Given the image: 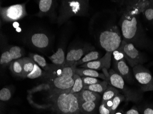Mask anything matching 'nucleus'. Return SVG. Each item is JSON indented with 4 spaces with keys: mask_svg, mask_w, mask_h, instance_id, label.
<instances>
[{
    "mask_svg": "<svg viewBox=\"0 0 153 114\" xmlns=\"http://www.w3.org/2000/svg\"><path fill=\"white\" fill-rule=\"evenodd\" d=\"M136 9L126 7L119 22L123 40L140 49L153 51V41L148 37Z\"/></svg>",
    "mask_w": 153,
    "mask_h": 114,
    "instance_id": "nucleus-1",
    "label": "nucleus"
},
{
    "mask_svg": "<svg viewBox=\"0 0 153 114\" xmlns=\"http://www.w3.org/2000/svg\"><path fill=\"white\" fill-rule=\"evenodd\" d=\"M49 98L54 110L58 114L80 113L78 94H72L70 91L50 90Z\"/></svg>",
    "mask_w": 153,
    "mask_h": 114,
    "instance_id": "nucleus-2",
    "label": "nucleus"
},
{
    "mask_svg": "<svg viewBox=\"0 0 153 114\" xmlns=\"http://www.w3.org/2000/svg\"><path fill=\"white\" fill-rule=\"evenodd\" d=\"M58 23L62 24L74 16H85L87 15L89 1L85 0L62 1Z\"/></svg>",
    "mask_w": 153,
    "mask_h": 114,
    "instance_id": "nucleus-3",
    "label": "nucleus"
},
{
    "mask_svg": "<svg viewBox=\"0 0 153 114\" xmlns=\"http://www.w3.org/2000/svg\"><path fill=\"white\" fill-rule=\"evenodd\" d=\"M109 76L107 79L109 85L119 90L123 93L128 101L137 103L140 101L143 97L142 90L133 89L126 85L122 76L115 72L113 69L109 71Z\"/></svg>",
    "mask_w": 153,
    "mask_h": 114,
    "instance_id": "nucleus-4",
    "label": "nucleus"
},
{
    "mask_svg": "<svg viewBox=\"0 0 153 114\" xmlns=\"http://www.w3.org/2000/svg\"><path fill=\"white\" fill-rule=\"evenodd\" d=\"M122 34L117 26H110L102 32L99 37L100 46L106 52L116 51L120 47L122 42Z\"/></svg>",
    "mask_w": 153,
    "mask_h": 114,
    "instance_id": "nucleus-5",
    "label": "nucleus"
},
{
    "mask_svg": "<svg viewBox=\"0 0 153 114\" xmlns=\"http://www.w3.org/2000/svg\"><path fill=\"white\" fill-rule=\"evenodd\" d=\"M117 50L122 53L125 59L132 68L139 65H143L148 61L147 56L142 53L132 43L122 40Z\"/></svg>",
    "mask_w": 153,
    "mask_h": 114,
    "instance_id": "nucleus-6",
    "label": "nucleus"
},
{
    "mask_svg": "<svg viewBox=\"0 0 153 114\" xmlns=\"http://www.w3.org/2000/svg\"><path fill=\"white\" fill-rule=\"evenodd\" d=\"M133 72L143 92L153 91V76L148 69L143 65H137L133 68Z\"/></svg>",
    "mask_w": 153,
    "mask_h": 114,
    "instance_id": "nucleus-7",
    "label": "nucleus"
},
{
    "mask_svg": "<svg viewBox=\"0 0 153 114\" xmlns=\"http://www.w3.org/2000/svg\"><path fill=\"white\" fill-rule=\"evenodd\" d=\"M27 15L25 4H15L1 7V16L5 22H15L21 19Z\"/></svg>",
    "mask_w": 153,
    "mask_h": 114,
    "instance_id": "nucleus-8",
    "label": "nucleus"
},
{
    "mask_svg": "<svg viewBox=\"0 0 153 114\" xmlns=\"http://www.w3.org/2000/svg\"><path fill=\"white\" fill-rule=\"evenodd\" d=\"M95 48L91 45H85L81 48L70 49L66 57L65 66L70 67L74 65L77 62L81 60L83 56L91 51H94Z\"/></svg>",
    "mask_w": 153,
    "mask_h": 114,
    "instance_id": "nucleus-9",
    "label": "nucleus"
},
{
    "mask_svg": "<svg viewBox=\"0 0 153 114\" xmlns=\"http://www.w3.org/2000/svg\"><path fill=\"white\" fill-rule=\"evenodd\" d=\"M74 84V78L61 75L51 77L48 84L51 90L58 91H70Z\"/></svg>",
    "mask_w": 153,
    "mask_h": 114,
    "instance_id": "nucleus-10",
    "label": "nucleus"
},
{
    "mask_svg": "<svg viewBox=\"0 0 153 114\" xmlns=\"http://www.w3.org/2000/svg\"><path fill=\"white\" fill-rule=\"evenodd\" d=\"M113 70L120 76L124 80L129 83L134 82L133 75L128 66L126 63L124 57L121 60H116L113 59Z\"/></svg>",
    "mask_w": 153,
    "mask_h": 114,
    "instance_id": "nucleus-11",
    "label": "nucleus"
},
{
    "mask_svg": "<svg viewBox=\"0 0 153 114\" xmlns=\"http://www.w3.org/2000/svg\"><path fill=\"white\" fill-rule=\"evenodd\" d=\"M112 54V52H106L105 55L99 60L84 63L80 66L79 67L95 70H101L104 68L109 69L111 66Z\"/></svg>",
    "mask_w": 153,
    "mask_h": 114,
    "instance_id": "nucleus-12",
    "label": "nucleus"
},
{
    "mask_svg": "<svg viewBox=\"0 0 153 114\" xmlns=\"http://www.w3.org/2000/svg\"><path fill=\"white\" fill-rule=\"evenodd\" d=\"M23 54V49L20 47L13 46L8 50L1 54L0 58V64L1 65H7L13 60L21 59Z\"/></svg>",
    "mask_w": 153,
    "mask_h": 114,
    "instance_id": "nucleus-13",
    "label": "nucleus"
},
{
    "mask_svg": "<svg viewBox=\"0 0 153 114\" xmlns=\"http://www.w3.org/2000/svg\"><path fill=\"white\" fill-rule=\"evenodd\" d=\"M121 6L130 7L136 9L140 14L147 8L153 7V0H131V1H113Z\"/></svg>",
    "mask_w": 153,
    "mask_h": 114,
    "instance_id": "nucleus-14",
    "label": "nucleus"
},
{
    "mask_svg": "<svg viewBox=\"0 0 153 114\" xmlns=\"http://www.w3.org/2000/svg\"><path fill=\"white\" fill-rule=\"evenodd\" d=\"M33 45L38 49H45L49 44V39L45 33H36L31 38Z\"/></svg>",
    "mask_w": 153,
    "mask_h": 114,
    "instance_id": "nucleus-15",
    "label": "nucleus"
},
{
    "mask_svg": "<svg viewBox=\"0 0 153 114\" xmlns=\"http://www.w3.org/2000/svg\"><path fill=\"white\" fill-rule=\"evenodd\" d=\"M79 102L83 101L94 102L98 104L101 96L99 93L83 89L78 93Z\"/></svg>",
    "mask_w": 153,
    "mask_h": 114,
    "instance_id": "nucleus-16",
    "label": "nucleus"
},
{
    "mask_svg": "<svg viewBox=\"0 0 153 114\" xmlns=\"http://www.w3.org/2000/svg\"><path fill=\"white\" fill-rule=\"evenodd\" d=\"M66 57L63 49L60 48L55 54L48 57V58L56 66L63 68L65 66L66 63Z\"/></svg>",
    "mask_w": 153,
    "mask_h": 114,
    "instance_id": "nucleus-17",
    "label": "nucleus"
},
{
    "mask_svg": "<svg viewBox=\"0 0 153 114\" xmlns=\"http://www.w3.org/2000/svg\"><path fill=\"white\" fill-rule=\"evenodd\" d=\"M76 74L79 75L81 77L87 76V77H94V78H100L104 80H107L106 77L104 74L100 73L97 70L94 69L87 68H77L75 71Z\"/></svg>",
    "mask_w": 153,
    "mask_h": 114,
    "instance_id": "nucleus-18",
    "label": "nucleus"
},
{
    "mask_svg": "<svg viewBox=\"0 0 153 114\" xmlns=\"http://www.w3.org/2000/svg\"><path fill=\"white\" fill-rule=\"evenodd\" d=\"M109 83L107 80H103L100 83L94 84L88 86H84L83 89L91 91L99 94H103L104 92L106 90Z\"/></svg>",
    "mask_w": 153,
    "mask_h": 114,
    "instance_id": "nucleus-19",
    "label": "nucleus"
},
{
    "mask_svg": "<svg viewBox=\"0 0 153 114\" xmlns=\"http://www.w3.org/2000/svg\"><path fill=\"white\" fill-rule=\"evenodd\" d=\"M98 103L94 102L83 101L79 102L81 114H93L96 110Z\"/></svg>",
    "mask_w": 153,
    "mask_h": 114,
    "instance_id": "nucleus-20",
    "label": "nucleus"
},
{
    "mask_svg": "<svg viewBox=\"0 0 153 114\" xmlns=\"http://www.w3.org/2000/svg\"><path fill=\"white\" fill-rule=\"evenodd\" d=\"M23 58L13 60L10 63V69L11 72L16 76L23 78Z\"/></svg>",
    "mask_w": 153,
    "mask_h": 114,
    "instance_id": "nucleus-21",
    "label": "nucleus"
},
{
    "mask_svg": "<svg viewBox=\"0 0 153 114\" xmlns=\"http://www.w3.org/2000/svg\"><path fill=\"white\" fill-rule=\"evenodd\" d=\"M101 58V55L99 52L96 51H92L88 53L84 56L81 59L76 63V66L78 65H81L84 63L96 61L99 60Z\"/></svg>",
    "mask_w": 153,
    "mask_h": 114,
    "instance_id": "nucleus-22",
    "label": "nucleus"
},
{
    "mask_svg": "<svg viewBox=\"0 0 153 114\" xmlns=\"http://www.w3.org/2000/svg\"><path fill=\"white\" fill-rule=\"evenodd\" d=\"M119 93H120L119 90L111 85H108L106 90L103 93L101 103L111 101Z\"/></svg>",
    "mask_w": 153,
    "mask_h": 114,
    "instance_id": "nucleus-23",
    "label": "nucleus"
},
{
    "mask_svg": "<svg viewBox=\"0 0 153 114\" xmlns=\"http://www.w3.org/2000/svg\"><path fill=\"white\" fill-rule=\"evenodd\" d=\"M23 60V77L25 78L26 76L30 73L34 68V64L36 63L30 57H24Z\"/></svg>",
    "mask_w": 153,
    "mask_h": 114,
    "instance_id": "nucleus-24",
    "label": "nucleus"
},
{
    "mask_svg": "<svg viewBox=\"0 0 153 114\" xmlns=\"http://www.w3.org/2000/svg\"><path fill=\"white\" fill-rule=\"evenodd\" d=\"M30 57L33 60V61L36 63L39 66L42 68L44 70L46 71H49L51 68L49 66L45 59L43 57L36 54H30Z\"/></svg>",
    "mask_w": 153,
    "mask_h": 114,
    "instance_id": "nucleus-25",
    "label": "nucleus"
},
{
    "mask_svg": "<svg viewBox=\"0 0 153 114\" xmlns=\"http://www.w3.org/2000/svg\"><path fill=\"white\" fill-rule=\"evenodd\" d=\"M74 84L70 92L72 94H78L84 88L83 82L81 76L75 74L73 77Z\"/></svg>",
    "mask_w": 153,
    "mask_h": 114,
    "instance_id": "nucleus-26",
    "label": "nucleus"
},
{
    "mask_svg": "<svg viewBox=\"0 0 153 114\" xmlns=\"http://www.w3.org/2000/svg\"><path fill=\"white\" fill-rule=\"evenodd\" d=\"M53 2L52 0H40L39 2V13L42 14L48 13L51 9Z\"/></svg>",
    "mask_w": 153,
    "mask_h": 114,
    "instance_id": "nucleus-27",
    "label": "nucleus"
},
{
    "mask_svg": "<svg viewBox=\"0 0 153 114\" xmlns=\"http://www.w3.org/2000/svg\"><path fill=\"white\" fill-rule=\"evenodd\" d=\"M125 100H126L125 97L120 93L113 98L112 99V106L111 108V114H115L119 104Z\"/></svg>",
    "mask_w": 153,
    "mask_h": 114,
    "instance_id": "nucleus-28",
    "label": "nucleus"
},
{
    "mask_svg": "<svg viewBox=\"0 0 153 114\" xmlns=\"http://www.w3.org/2000/svg\"><path fill=\"white\" fill-rule=\"evenodd\" d=\"M42 71L36 63L34 64V68L30 73L27 74L25 78H29L30 79H34L39 78L42 75Z\"/></svg>",
    "mask_w": 153,
    "mask_h": 114,
    "instance_id": "nucleus-29",
    "label": "nucleus"
},
{
    "mask_svg": "<svg viewBox=\"0 0 153 114\" xmlns=\"http://www.w3.org/2000/svg\"><path fill=\"white\" fill-rule=\"evenodd\" d=\"M142 14L144 20L149 24L153 25V7L146 9Z\"/></svg>",
    "mask_w": 153,
    "mask_h": 114,
    "instance_id": "nucleus-30",
    "label": "nucleus"
},
{
    "mask_svg": "<svg viewBox=\"0 0 153 114\" xmlns=\"http://www.w3.org/2000/svg\"><path fill=\"white\" fill-rule=\"evenodd\" d=\"M12 97V93L9 89L3 88L0 91V100L2 101H9Z\"/></svg>",
    "mask_w": 153,
    "mask_h": 114,
    "instance_id": "nucleus-31",
    "label": "nucleus"
},
{
    "mask_svg": "<svg viewBox=\"0 0 153 114\" xmlns=\"http://www.w3.org/2000/svg\"><path fill=\"white\" fill-rule=\"evenodd\" d=\"M140 114H153V104H147L138 108Z\"/></svg>",
    "mask_w": 153,
    "mask_h": 114,
    "instance_id": "nucleus-32",
    "label": "nucleus"
},
{
    "mask_svg": "<svg viewBox=\"0 0 153 114\" xmlns=\"http://www.w3.org/2000/svg\"><path fill=\"white\" fill-rule=\"evenodd\" d=\"M81 78L84 86L94 85V84H97L101 82V80H100L98 78H94V77L83 76V77H81Z\"/></svg>",
    "mask_w": 153,
    "mask_h": 114,
    "instance_id": "nucleus-33",
    "label": "nucleus"
},
{
    "mask_svg": "<svg viewBox=\"0 0 153 114\" xmlns=\"http://www.w3.org/2000/svg\"><path fill=\"white\" fill-rule=\"evenodd\" d=\"M99 114H111V110L108 109L104 103H101L99 109Z\"/></svg>",
    "mask_w": 153,
    "mask_h": 114,
    "instance_id": "nucleus-34",
    "label": "nucleus"
},
{
    "mask_svg": "<svg viewBox=\"0 0 153 114\" xmlns=\"http://www.w3.org/2000/svg\"><path fill=\"white\" fill-rule=\"evenodd\" d=\"M124 114H140V113L138 110V109L135 106L131 109L129 110L126 112H125Z\"/></svg>",
    "mask_w": 153,
    "mask_h": 114,
    "instance_id": "nucleus-35",
    "label": "nucleus"
},
{
    "mask_svg": "<svg viewBox=\"0 0 153 114\" xmlns=\"http://www.w3.org/2000/svg\"><path fill=\"white\" fill-rule=\"evenodd\" d=\"M114 114H124V113L122 111H116Z\"/></svg>",
    "mask_w": 153,
    "mask_h": 114,
    "instance_id": "nucleus-36",
    "label": "nucleus"
},
{
    "mask_svg": "<svg viewBox=\"0 0 153 114\" xmlns=\"http://www.w3.org/2000/svg\"><path fill=\"white\" fill-rule=\"evenodd\" d=\"M149 66H153V61L150 62V63H149Z\"/></svg>",
    "mask_w": 153,
    "mask_h": 114,
    "instance_id": "nucleus-37",
    "label": "nucleus"
},
{
    "mask_svg": "<svg viewBox=\"0 0 153 114\" xmlns=\"http://www.w3.org/2000/svg\"><path fill=\"white\" fill-rule=\"evenodd\" d=\"M81 114V113H76V114Z\"/></svg>",
    "mask_w": 153,
    "mask_h": 114,
    "instance_id": "nucleus-38",
    "label": "nucleus"
}]
</instances>
